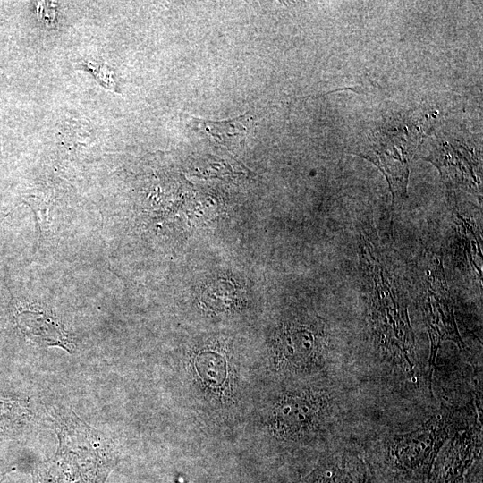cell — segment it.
<instances>
[{
    "mask_svg": "<svg viewBox=\"0 0 483 483\" xmlns=\"http://www.w3.org/2000/svg\"><path fill=\"white\" fill-rule=\"evenodd\" d=\"M51 418L59 445L36 470L35 483H106L118 462L112 439L70 409L56 410Z\"/></svg>",
    "mask_w": 483,
    "mask_h": 483,
    "instance_id": "6da1fadb",
    "label": "cell"
},
{
    "mask_svg": "<svg viewBox=\"0 0 483 483\" xmlns=\"http://www.w3.org/2000/svg\"><path fill=\"white\" fill-rule=\"evenodd\" d=\"M423 127L411 118L396 116L385 121L367 135L355 152L377 165L386 176L393 196V205L407 197L410 163Z\"/></svg>",
    "mask_w": 483,
    "mask_h": 483,
    "instance_id": "7a4b0ae2",
    "label": "cell"
},
{
    "mask_svg": "<svg viewBox=\"0 0 483 483\" xmlns=\"http://www.w3.org/2000/svg\"><path fill=\"white\" fill-rule=\"evenodd\" d=\"M361 264L365 273L373 281L369 292L372 325L376 326L379 342L390 352L405 357L413 347V335L406 311H402L401 303L395 297L384 268L368 258L361 249Z\"/></svg>",
    "mask_w": 483,
    "mask_h": 483,
    "instance_id": "3957f363",
    "label": "cell"
},
{
    "mask_svg": "<svg viewBox=\"0 0 483 483\" xmlns=\"http://www.w3.org/2000/svg\"><path fill=\"white\" fill-rule=\"evenodd\" d=\"M326 339L324 326L319 321L290 322L276 338V354L291 368L307 369L320 360Z\"/></svg>",
    "mask_w": 483,
    "mask_h": 483,
    "instance_id": "277c9868",
    "label": "cell"
},
{
    "mask_svg": "<svg viewBox=\"0 0 483 483\" xmlns=\"http://www.w3.org/2000/svg\"><path fill=\"white\" fill-rule=\"evenodd\" d=\"M428 296L425 306V317L431 341L432 365L442 342L450 340L460 347L463 343L459 335L450 292L445 282L442 263H434L428 278Z\"/></svg>",
    "mask_w": 483,
    "mask_h": 483,
    "instance_id": "5b68a950",
    "label": "cell"
},
{
    "mask_svg": "<svg viewBox=\"0 0 483 483\" xmlns=\"http://www.w3.org/2000/svg\"><path fill=\"white\" fill-rule=\"evenodd\" d=\"M16 319L21 332L31 341L44 346H59L70 353L74 352V341L50 312L33 307L23 309L17 313Z\"/></svg>",
    "mask_w": 483,
    "mask_h": 483,
    "instance_id": "8992f818",
    "label": "cell"
},
{
    "mask_svg": "<svg viewBox=\"0 0 483 483\" xmlns=\"http://www.w3.org/2000/svg\"><path fill=\"white\" fill-rule=\"evenodd\" d=\"M325 405L311 396H294L285 399L275 412L277 429L292 436L308 431L322 418Z\"/></svg>",
    "mask_w": 483,
    "mask_h": 483,
    "instance_id": "52a82bcc",
    "label": "cell"
},
{
    "mask_svg": "<svg viewBox=\"0 0 483 483\" xmlns=\"http://www.w3.org/2000/svg\"><path fill=\"white\" fill-rule=\"evenodd\" d=\"M187 126L193 131L208 135L221 145L233 147L242 145L253 123L252 118L247 114L219 122L189 116Z\"/></svg>",
    "mask_w": 483,
    "mask_h": 483,
    "instance_id": "ba28073f",
    "label": "cell"
},
{
    "mask_svg": "<svg viewBox=\"0 0 483 483\" xmlns=\"http://www.w3.org/2000/svg\"><path fill=\"white\" fill-rule=\"evenodd\" d=\"M23 414L24 410L21 408L17 402L0 401V433H4L12 428Z\"/></svg>",
    "mask_w": 483,
    "mask_h": 483,
    "instance_id": "9c48e42d",
    "label": "cell"
},
{
    "mask_svg": "<svg viewBox=\"0 0 483 483\" xmlns=\"http://www.w3.org/2000/svg\"><path fill=\"white\" fill-rule=\"evenodd\" d=\"M85 69L92 74L103 88L116 91L117 83L114 80V73L109 66L105 64L89 61L85 64Z\"/></svg>",
    "mask_w": 483,
    "mask_h": 483,
    "instance_id": "30bf717a",
    "label": "cell"
},
{
    "mask_svg": "<svg viewBox=\"0 0 483 483\" xmlns=\"http://www.w3.org/2000/svg\"><path fill=\"white\" fill-rule=\"evenodd\" d=\"M55 3L39 2L37 4V13L38 19L45 23L46 27L53 26L55 21Z\"/></svg>",
    "mask_w": 483,
    "mask_h": 483,
    "instance_id": "8fae6325",
    "label": "cell"
},
{
    "mask_svg": "<svg viewBox=\"0 0 483 483\" xmlns=\"http://www.w3.org/2000/svg\"><path fill=\"white\" fill-rule=\"evenodd\" d=\"M4 475H5V473H1V474H0V483H1L2 480L4 479Z\"/></svg>",
    "mask_w": 483,
    "mask_h": 483,
    "instance_id": "7c38bea8",
    "label": "cell"
}]
</instances>
